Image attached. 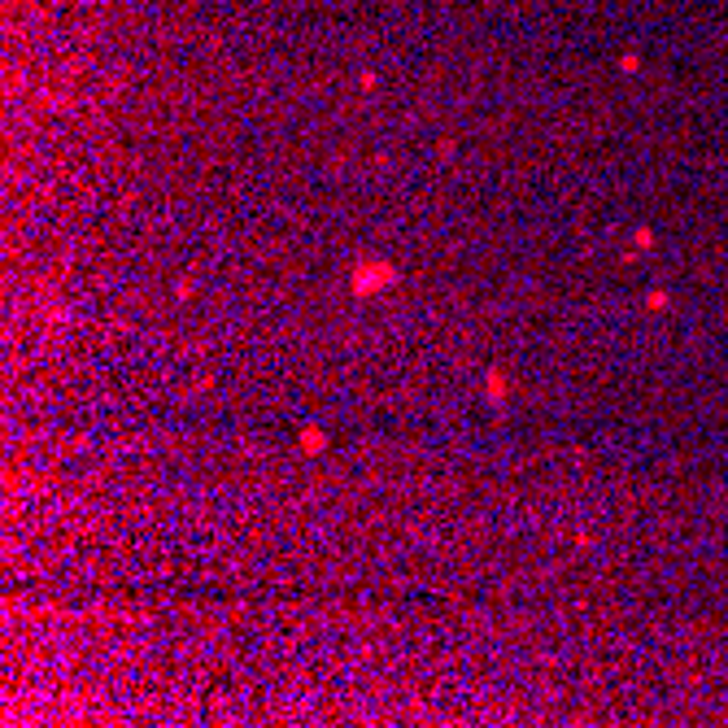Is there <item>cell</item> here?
Instances as JSON below:
<instances>
[{
  "label": "cell",
  "instance_id": "3",
  "mask_svg": "<svg viewBox=\"0 0 728 728\" xmlns=\"http://www.w3.org/2000/svg\"><path fill=\"white\" fill-rule=\"evenodd\" d=\"M301 445H305V449H323V437H319V432H305Z\"/></svg>",
  "mask_w": 728,
  "mask_h": 728
},
{
  "label": "cell",
  "instance_id": "2",
  "mask_svg": "<svg viewBox=\"0 0 728 728\" xmlns=\"http://www.w3.org/2000/svg\"><path fill=\"white\" fill-rule=\"evenodd\" d=\"M489 397H493V401L502 397V375H498V371H493V375H489Z\"/></svg>",
  "mask_w": 728,
  "mask_h": 728
},
{
  "label": "cell",
  "instance_id": "1",
  "mask_svg": "<svg viewBox=\"0 0 728 728\" xmlns=\"http://www.w3.org/2000/svg\"><path fill=\"white\" fill-rule=\"evenodd\" d=\"M384 284H393V271H389V266H384V262H366V266H362L358 275H353V288H358V292H362V297H366V292H371V288H375V292H380Z\"/></svg>",
  "mask_w": 728,
  "mask_h": 728
}]
</instances>
